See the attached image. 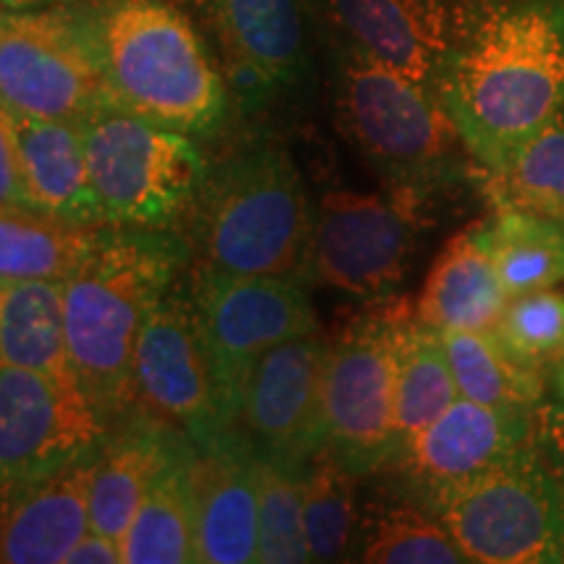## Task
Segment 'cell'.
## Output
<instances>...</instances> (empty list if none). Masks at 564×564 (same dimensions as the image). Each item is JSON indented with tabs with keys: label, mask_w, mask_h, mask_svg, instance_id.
Here are the masks:
<instances>
[{
	"label": "cell",
	"mask_w": 564,
	"mask_h": 564,
	"mask_svg": "<svg viewBox=\"0 0 564 564\" xmlns=\"http://www.w3.org/2000/svg\"><path fill=\"white\" fill-rule=\"evenodd\" d=\"M436 95L494 171L564 112V0H468Z\"/></svg>",
	"instance_id": "6da1fadb"
},
{
	"label": "cell",
	"mask_w": 564,
	"mask_h": 564,
	"mask_svg": "<svg viewBox=\"0 0 564 564\" xmlns=\"http://www.w3.org/2000/svg\"><path fill=\"white\" fill-rule=\"evenodd\" d=\"M188 257V243L175 230L102 225L63 280L70 369L108 423L133 405L139 333L154 303L181 280Z\"/></svg>",
	"instance_id": "7a4b0ae2"
},
{
	"label": "cell",
	"mask_w": 564,
	"mask_h": 564,
	"mask_svg": "<svg viewBox=\"0 0 564 564\" xmlns=\"http://www.w3.org/2000/svg\"><path fill=\"white\" fill-rule=\"evenodd\" d=\"M87 40L112 108L183 131H215L228 79L192 19L167 0H58Z\"/></svg>",
	"instance_id": "3957f363"
},
{
	"label": "cell",
	"mask_w": 564,
	"mask_h": 564,
	"mask_svg": "<svg viewBox=\"0 0 564 564\" xmlns=\"http://www.w3.org/2000/svg\"><path fill=\"white\" fill-rule=\"evenodd\" d=\"M192 230L202 270L308 278L314 207L299 167L280 147H251L209 171Z\"/></svg>",
	"instance_id": "277c9868"
},
{
	"label": "cell",
	"mask_w": 564,
	"mask_h": 564,
	"mask_svg": "<svg viewBox=\"0 0 564 564\" xmlns=\"http://www.w3.org/2000/svg\"><path fill=\"white\" fill-rule=\"evenodd\" d=\"M335 112L345 139L398 192L426 199L460 171L457 126L436 89L361 53H337Z\"/></svg>",
	"instance_id": "5b68a950"
},
{
	"label": "cell",
	"mask_w": 564,
	"mask_h": 564,
	"mask_svg": "<svg viewBox=\"0 0 564 564\" xmlns=\"http://www.w3.org/2000/svg\"><path fill=\"white\" fill-rule=\"evenodd\" d=\"M82 129L105 225L175 230L192 220L209 165L188 133L112 105L82 121Z\"/></svg>",
	"instance_id": "8992f818"
},
{
	"label": "cell",
	"mask_w": 564,
	"mask_h": 564,
	"mask_svg": "<svg viewBox=\"0 0 564 564\" xmlns=\"http://www.w3.org/2000/svg\"><path fill=\"white\" fill-rule=\"evenodd\" d=\"M426 499L468 562H564V491L541 449Z\"/></svg>",
	"instance_id": "52a82bcc"
},
{
	"label": "cell",
	"mask_w": 564,
	"mask_h": 564,
	"mask_svg": "<svg viewBox=\"0 0 564 564\" xmlns=\"http://www.w3.org/2000/svg\"><path fill=\"white\" fill-rule=\"evenodd\" d=\"M199 312L217 403L236 432V415L253 366L264 352L316 333V312L303 280L238 278L196 270L188 280Z\"/></svg>",
	"instance_id": "ba28073f"
},
{
	"label": "cell",
	"mask_w": 564,
	"mask_h": 564,
	"mask_svg": "<svg viewBox=\"0 0 564 564\" xmlns=\"http://www.w3.org/2000/svg\"><path fill=\"white\" fill-rule=\"evenodd\" d=\"M400 312L364 316L327 348L322 371L324 449L364 476L394 460V327Z\"/></svg>",
	"instance_id": "9c48e42d"
},
{
	"label": "cell",
	"mask_w": 564,
	"mask_h": 564,
	"mask_svg": "<svg viewBox=\"0 0 564 564\" xmlns=\"http://www.w3.org/2000/svg\"><path fill=\"white\" fill-rule=\"evenodd\" d=\"M0 108L13 118L74 123L110 108L87 40L61 3L0 11Z\"/></svg>",
	"instance_id": "30bf717a"
},
{
	"label": "cell",
	"mask_w": 564,
	"mask_h": 564,
	"mask_svg": "<svg viewBox=\"0 0 564 564\" xmlns=\"http://www.w3.org/2000/svg\"><path fill=\"white\" fill-rule=\"evenodd\" d=\"M423 196L329 192L314 209L308 278L358 299H384L405 280L423 225Z\"/></svg>",
	"instance_id": "8fae6325"
},
{
	"label": "cell",
	"mask_w": 564,
	"mask_h": 564,
	"mask_svg": "<svg viewBox=\"0 0 564 564\" xmlns=\"http://www.w3.org/2000/svg\"><path fill=\"white\" fill-rule=\"evenodd\" d=\"M178 282L154 303L139 333L131 361L133 405L192 444H209L232 429L217 403L192 285Z\"/></svg>",
	"instance_id": "7c38bea8"
},
{
	"label": "cell",
	"mask_w": 564,
	"mask_h": 564,
	"mask_svg": "<svg viewBox=\"0 0 564 564\" xmlns=\"http://www.w3.org/2000/svg\"><path fill=\"white\" fill-rule=\"evenodd\" d=\"M108 429L76 379L0 361V491L100 447Z\"/></svg>",
	"instance_id": "4fadbf2b"
},
{
	"label": "cell",
	"mask_w": 564,
	"mask_h": 564,
	"mask_svg": "<svg viewBox=\"0 0 564 564\" xmlns=\"http://www.w3.org/2000/svg\"><path fill=\"white\" fill-rule=\"evenodd\" d=\"M327 348L314 333L259 358L236 415V434L249 453L303 474L324 449L322 371Z\"/></svg>",
	"instance_id": "5bb4252c"
},
{
	"label": "cell",
	"mask_w": 564,
	"mask_h": 564,
	"mask_svg": "<svg viewBox=\"0 0 564 564\" xmlns=\"http://www.w3.org/2000/svg\"><path fill=\"white\" fill-rule=\"evenodd\" d=\"M533 413L457 398L429 426L408 436L394 460L423 494L468 481L539 453Z\"/></svg>",
	"instance_id": "9a60e30c"
},
{
	"label": "cell",
	"mask_w": 564,
	"mask_h": 564,
	"mask_svg": "<svg viewBox=\"0 0 564 564\" xmlns=\"http://www.w3.org/2000/svg\"><path fill=\"white\" fill-rule=\"evenodd\" d=\"M340 51L436 89L468 0H314Z\"/></svg>",
	"instance_id": "2e32d148"
},
{
	"label": "cell",
	"mask_w": 564,
	"mask_h": 564,
	"mask_svg": "<svg viewBox=\"0 0 564 564\" xmlns=\"http://www.w3.org/2000/svg\"><path fill=\"white\" fill-rule=\"evenodd\" d=\"M238 95L264 100L306 74L308 26L303 0H196Z\"/></svg>",
	"instance_id": "e0dca14e"
},
{
	"label": "cell",
	"mask_w": 564,
	"mask_h": 564,
	"mask_svg": "<svg viewBox=\"0 0 564 564\" xmlns=\"http://www.w3.org/2000/svg\"><path fill=\"white\" fill-rule=\"evenodd\" d=\"M196 562H257L259 497L253 455L236 432L209 444L188 442Z\"/></svg>",
	"instance_id": "ac0fdd59"
},
{
	"label": "cell",
	"mask_w": 564,
	"mask_h": 564,
	"mask_svg": "<svg viewBox=\"0 0 564 564\" xmlns=\"http://www.w3.org/2000/svg\"><path fill=\"white\" fill-rule=\"evenodd\" d=\"M97 449L0 491V564H66L70 549L89 531V476Z\"/></svg>",
	"instance_id": "d6986e66"
},
{
	"label": "cell",
	"mask_w": 564,
	"mask_h": 564,
	"mask_svg": "<svg viewBox=\"0 0 564 564\" xmlns=\"http://www.w3.org/2000/svg\"><path fill=\"white\" fill-rule=\"evenodd\" d=\"M186 447V436L147 413L118 434L105 436L89 476L91 531L121 541L147 491Z\"/></svg>",
	"instance_id": "ffe728a7"
},
{
	"label": "cell",
	"mask_w": 564,
	"mask_h": 564,
	"mask_svg": "<svg viewBox=\"0 0 564 564\" xmlns=\"http://www.w3.org/2000/svg\"><path fill=\"white\" fill-rule=\"evenodd\" d=\"M11 121L34 209L76 228H102L105 212L91 186L82 123L13 116Z\"/></svg>",
	"instance_id": "44dd1931"
},
{
	"label": "cell",
	"mask_w": 564,
	"mask_h": 564,
	"mask_svg": "<svg viewBox=\"0 0 564 564\" xmlns=\"http://www.w3.org/2000/svg\"><path fill=\"white\" fill-rule=\"evenodd\" d=\"M510 293L494 270L489 253L468 228L444 246L429 272L415 316L429 327L494 333L502 319Z\"/></svg>",
	"instance_id": "7402d4cb"
},
{
	"label": "cell",
	"mask_w": 564,
	"mask_h": 564,
	"mask_svg": "<svg viewBox=\"0 0 564 564\" xmlns=\"http://www.w3.org/2000/svg\"><path fill=\"white\" fill-rule=\"evenodd\" d=\"M0 361L76 379L68 358L63 280L6 282L0 295Z\"/></svg>",
	"instance_id": "603a6c76"
},
{
	"label": "cell",
	"mask_w": 564,
	"mask_h": 564,
	"mask_svg": "<svg viewBox=\"0 0 564 564\" xmlns=\"http://www.w3.org/2000/svg\"><path fill=\"white\" fill-rule=\"evenodd\" d=\"M474 230L510 299L564 282V228L560 223L497 204L489 220L474 225Z\"/></svg>",
	"instance_id": "cb8c5ba5"
},
{
	"label": "cell",
	"mask_w": 564,
	"mask_h": 564,
	"mask_svg": "<svg viewBox=\"0 0 564 564\" xmlns=\"http://www.w3.org/2000/svg\"><path fill=\"white\" fill-rule=\"evenodd\" d=\"M457 398L460 392L440 329L400 312L394 327V415L400 444L429 426Z\"/></svg>",
	"instance_id": "d4e9b609"
},
{
	"label": "cell",
	"mask_w": 564,
	"mask_h": 564,
	"mask_svg": "<svg viewBox=\"0 0 564 564\" xmlns=\"http://www.w3.org/2000/svg\"><path fill=\"white\" fill-rule=\"evenodd\" d=\"M123 564L196 562L194 499L188 486V447L162 470L121 535Z\"/></svg>",
	"instance_id": "484cf974"
},
{
	"label": "cell",
	"mask_w": 564,
	"mask_h": 564,
	"mask_svg": "<svg viewBox=\"0 0 564 564\" xmlns=\"http://www.w3.org/2000/svg\"><path fill=\"white\" fill-rule=\"evenodd\" d=\"M440 335L460 398L491 408L539 411L544 377L531 366L514 361L494 333L447 329Z\"/></svg>",
	"instance_id": "4316f807"
},
{
	"label": "cell",
	"mask_w": 564,
	"mask_h": 564,
	"mask_svg": "<svg viewBox=\"0 0 564 564\" xmlns=\"http://www.w3.org/2000/svg\"><path fill=\"white\" fill-rule=\"evenodd\" d=\"M95 228H76L30 207L0 204V280H66Z\"/></svg>",
	"instance_id": "83f0119b"
},
{
	"label": "cell",
	"mask_w": 564,
	"mask_h": 564,
	"mask_svg": "<svg viewBox=\"0 0 564 564\" xmlns=\"http://www.w3.org/2000/svg\"><path fill=\"white\" fill-rule=\"evenodd\" d=\"M301 489L312 562H340L358 552L361 512L356 502V474L329 449H319L303 468Z\"/></svg>",
	"instance_id": "f1b7e54d"
},
{
	"label": "cell",
	"mask_w": 564,
	"mask_h": 564,
	"mask_svg": "<svg viewBox=\"0 0 564 564\" xmlns=\"http://www.w3.org/2000/svg\"><path fill=\"white\" fill-rule=\"evenodd\" d=\"M486 173L494 202L535 212L564 228V112Z\"/></svg>",
	"instance_id": "f546056e"
},
{
	"label": "cell",
	"mask_w": 564,
	"mask_h": 564,
	"mask_svg": "<svg viewBox=\"0 0 564 564\" xmlns=\"http://www.w3.org/2000/svg\"><path fill=\"white\" fill-rule=\"evenodd\" d=\"M358 560L373 564H463L457 546L436 514L413 505H382L361 520Z\"/></svg>",
	"instance_id": "4dcf8cb0"
},
{
	"label": "cell",
	"mask_w": 564,
	"mask_h": 564,
	"mask_svg": "<svg viewBox=\"0 0 564 564\" xmlns=\"http://www.w3.org/2000/svg\"><path fill=\"white\" fill-rule=\"evenodd\" d=\"M253 455V453H251ZM259 497L257 562L299 564L312 562L303 520V489L299 470L253 455Z\"/></svg>",
	"instance_id": "1f68e13d"
},
{
	"label": "cell",
	"mask_w": 564,
	"mask_h": 564,
	"mask_svg": "<svg viewBox=\"0 0 564 564\" xmlns=\"http://www.w3.org/2000/svg\"><path fill=\"white\" fill-rule=\"evenodd\" d=\"M514 361L544 371L564 358V293L554 288L512 295L494 329Z\"/></svg>",
	"instance_id": "d6a6232c"
},
{
	"label": "cell",
	"mask_w": 564,
	"mask_h": 564,
	"mask_svg": "<svg viewBox=\"0 0 564 564\" xmlns=\"http://www.w3.org/2000/svg\"><path fill=\"white\" fill-rule=\"evenodd\" d=\"M0 204L34 209L24 167H21L17 129H13L11 116L3 108H0Z\"/></svg>",
	"instance_id": "836d02e7"
},
{
	"label": "cell",
	"mask_w": 564,
	"mask_h": 564,
	"mask_svg": "<svg viewBox=\"0 0 564 564\" xmlns=\"http://www.w3.org/2000/svg\"><path fill=\"white\" fill-rule=\"evenodd\" d=\"M539 447L541 455L564 491V408H539Z\"/></svg>",
	"instance_id": "e575fe53"
},
{
	"label": "cell",
	"mask_w": 564,
	"mask_h": 564,
	"mask_svg": "<svg viewBox=\"0 0 564 564\" xmlns=\"http://www.w3.org/2000/svg\"><path fill=\"white\" fill-rule=\"evenodd\" d=\"M123 552L121 541L112 539V535L89 531L76 541V546L70 549L66 556V564H121Z\"/></svg>",
	"instance_id": "d590c367"
},
{
	"label": "cell",
	"mask_w": 564,
	"mask_h": 564,
	"mask_svg": "<svg viewBox=\"0 0 564 564\" xmlns=\"http://www.w3.org/2000/svg\"><path fill=\"white\" fill-rule=\"evenodd\" d=\"M55 6L58 0H0V9H11V11H32V9H42V6Z\"/></svg>",
	"instance_id": "8d00e7d4"
},
{
	"label": "cell",
	"mask_w": 564,
	"mask_h": 564,
	"mask_svg": "<svg viewBox=\"0 0 564 564\" xmlns=\"http://www.w3.org/2000/svg\"><path fill=\"white\" fill-rule=\"evenodd\" d=\"M556 392H560L562 403H564V358L556 364Z\"/></svg>",
	"instance_id": "74e56055"
},
{
	"label": "cell",
	"mask_w": 564,
	"mask_h": 564,
	"mask_svg": "<svg viewBox=\"0 0 564 564\" xmlns=\"http://www.w3.org/2000/svg\"><path fill=\"white\" fill-rule=\"evenodd\" d=\"M3 288H6V282H3V280H0V295H3Z\"/></svg>",
	"instance_id": "f35d334b"
}]
</instances>
